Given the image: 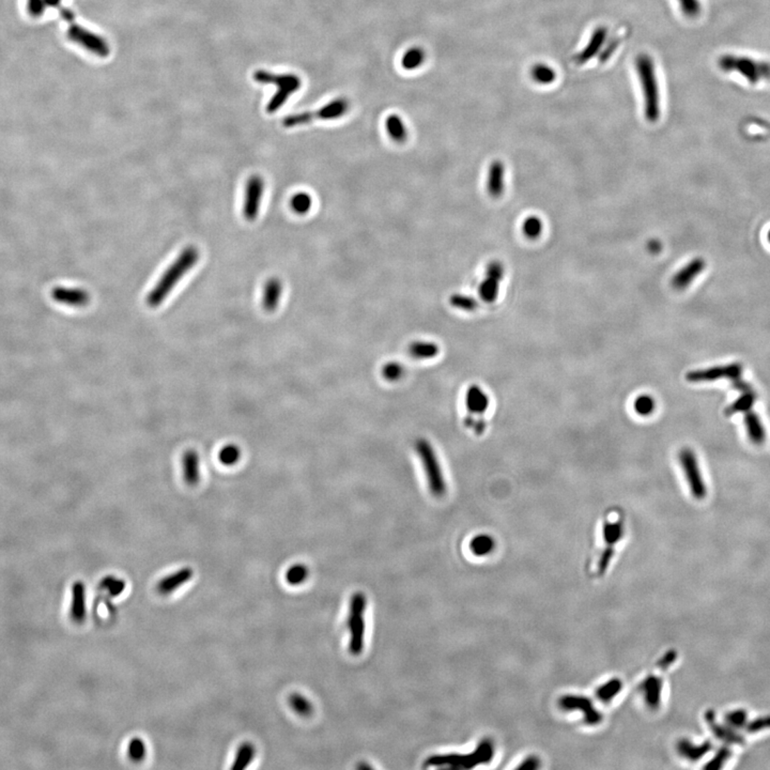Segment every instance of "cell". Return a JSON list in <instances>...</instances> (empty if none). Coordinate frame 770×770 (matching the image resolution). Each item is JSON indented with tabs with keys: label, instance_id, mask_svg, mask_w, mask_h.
<instances>
[{
	"label": "cell",
	"instance_id": "obj_1",
	"mask_svg": "<svg viewBox=\"0 0 770 770\" xmlns=\"http://www.w3.org/2000/svg\"><path fill=\"white\" fill-rule=\"evenodd\" d=\"M717 68L728 80L751 90L770 86V59L748 51H726L717 59Z\"/></svg>",
	"mask_w": 770,
	"mask_h": 770
},
{
	"label": "cell",
	"instance_id": "obj_2",
	"mask_svg": "<svg viewBox=\"0 0 770 770\" xmlns=\"http://www.w3.org/2000/svg\"><path fill=\"white\" fill-rule=\"evenodd\" d=\"M198 260L199 250L195 246L185 248L177 257V259L164 272L155 287L148 294V305L152 308L161 305L173 291V288L177 286L178 282L182 280L187 272L191 271Z\"/></svg>",
	"mask_w": 770,
	"mask_h": 770
},
{
	"label": "cell",
	"instance_id": "obj_3",
	"mask_svg": "<svg viewBox=\"0 0 770 770\" xmlns=\"http://www.w3.org/2000/svg\"><path fill=\"white\" fill-rule=\"evenodd\" d=\"M635 71L644 102L645 118L651 123H656L661 116V96L655 61L649 54H640L635 58Z\"/></svg>",
	"mask_w": 770,
	"mask_h": 770
},
{
	"label": "cell",
	"instance_id": "obj_4",
	"mask_svg": "<svg viewBox=\"0 0 770 770\" xmlns=\"http://www.w3.org/2000/svg\"><path fill=\"white\" fill-rule=\"evenodd\" d=\"M493 746L490 740H483L472 753L445 754V755H432L426 760L424 767H436L441 769H471L481 764L488 763L493 759Z\"/></svg>",
	"mask_w": 770,
	"mask_h": 770
},
{
	"label": "cell",
	"instance_id": "obj_5",
	"mask_svg": "<svg viewBox=\"0 0 770 770\" xmlns=\"http://www.w3.org/2000/svg\"><path fill=\"white\" fill-rule=\"evenodd\" d=\"M414 448L422 462L430 493L436 499H442L447 493V484L434 446L428 440L420 438L416 440Z\"/></svg>",
	"mask_w": 770,
	"mask_h": 770
},
{
	"label": "cell",
	"instance_id": "obj_6",
	"mask_svg": "<svg viewBox=\"0 0 770 770\" xmlns=\"http://www.w3.org/2000/svg\"><path fill=\"white\" fill-rule=\"evenodd\" d=\"M254 80L260 84H272L277 86L275 96L270 100L266 112L273 114L285 105L288 99L301 88V78L296 74H275L268 71L258 70L254 73Z\"/></svg>",
	"mask_w": 770,
	"mask_h": 770
},
{
	"label": "cell",
	"instance_id": "obj_7",
	"mask_svg": "<svg viewBox=\"0 0 770 770\" xmlns=\"http://www.w3.org/2000/svg\"><path fill=\"white\" fill-rule=\"evenodd\" d=\"M348 110L349 101L347 99H335V100L327 103V105L320 108L319 110H314V112L290 114L282 120V126L290 128L311 123L316 120H323V121L336 120L343 117L348 112Z\"/></svg>",
	"mask_w": 770,
	"mask_h": 770
},
{
	"label": "cell",
	"instance_id": "obj_8",
	"mask_svg": "<svg viewBox=\"0 0 770 770\" xmlns=\"http://www.w3.org/2000/svg\"><path fill=\"white\" fill-rule=\"evenodd\" d=\"M365 610H366V597L364 594H354L350 600L348 622H347L349 633H350L349 651L353 656L361 655L364 649Z\"/></svg>",
	"mask_w": 770,
	"mask_h": 770
},
{
	"label": "cell",
	"instance_id": "obj_9",
	"mask_svg": "<svg viewBox=\"0 0 770 770\" xmlns=\"http://www.w3.org/2000/svg\"><path fill=\"white\" fill-rule=\"evenodd\" d=\"M679 463L682 465L692 497L696 499H705L708 495V488L701 474L696 453L690 448H683L679 452Z\"/></svg>",
	"mask_w": 770,
	"mask_h": 770
},
{
	"label": "cell",
	"instance_id": "obj_10",
	"mask_svg": "<svg viewBox=\"0 0 770 770\" xmlns=\"http://www.w3.org/2000/svg\"><path fill=\"white\" fill-rule=\"evenodd\" d=\"M68 37L72 42L76 43L96 56L106 57L110 55V47L106 41L100 35L84 28L78 24L71 23Z\"/></svg>",
	"mask_w": 770,
	"mask_h": 770
},
{
	"label": "cell",
	"instance_id": "obj_11",
	"mask_svg": "<svg viewBox=\"0 0 770 770\" xmlns=\"http://www.w3.org/2000/svg\"><path fill=\"white\" fill-rule=\"evenodd\" d=\"M264 191V181L262 176H250L246 182V196L243 203V215L250 222H254L259 215Z\"/></svg>",
	"mask_w": 770,
	"mask_h": 770
},
{
	"label": "cell",
	"instance_id": "obj_12",
	"mask_svg": "<svg viewBox=\"0 0 770 770\" xmlns=\"http://www.w3.org/2000/svg\"><path fill=\"white\" fill-rule=\"evenodd\" d=\"M504 277V266L495 260L488 264L486 276L479 287V294L485 303L491 304L499 297V284Z\"/></svg>",
	"mask_w": 770,
	"mask_h": 770
},
{
	"label": "cell",
	"instance_id": "obj_13",
	"mask_svg": "<svg viewBox=\"0 0 770 770\" xmlns=\"http://www.w3.org/2000/svg\"><path fill=\"white\" fill-rule=\"evenodd\" d=\"M608 37V29L604 26H599L595 31H593L590 35V40L588 44L584 46L583 49L578 53L574 56V61L579 66H583L588 63L590 59L597 56L601 51L602 47L605 45L606 40Z\"/></svg>",
	"mask_w": 770,
	"mask_h": 770
},
{
	"label": "cell",
	"instance_id": "obj_14",
	"mask_svg": "<svg viewBox=\"0 0 770 770\" xmlns=\"http://www.w3.org/2000/svg\"><path fill=\"white\" fill-rule=\"evenodd\" d=\"M705 268H706V262L703 258H694L691 260L673 276L671 280L673 288L676 290L686 289L692 284L693 280H696V278L704 271Z\"/></svg>",
	"mask_w": 770,
	"mask_h": 770
},
{
	"label": "cell",
	"instance_id": "obj_15",
	"mask_svg": "<svg viewBox=\"0 0 770 770\" xmlns=\"http://www.w3.org/2000/svg\"><path fill=\"white\" fill-rule=\"evenodd\" d=\"M51 296L55 301L75 307L86 306L90 302V294L80 288L56 287Z\"/></svg>",
	"mask_w": 770,
	"mask_h": 770
},
{
	"label": "cell",
	"instance_id": "obj_16",
	"mask_svg": "<svg viewBox=\"0 0 770 770\" xmlns=\"http://www.w3.org/2000/svg\"><path fill=\"white\" fill-rule=\"evenodd\" d=\"M194 572L191 567H183L160 580L157 585V592L162 595H169L176 590L185 585L193 578Z\"/></svg>",
	"mask_w": 770,
	"mask_h": 770
},
{
	"label": "cell",
	"instance_id": "obj_17",
	"mask_svg": "<svg viewBox=\"0 0 770 770\" xmlns=\"http://www.w3.org/2000/svg\"><path fill=\"white\" fill-rule=\"evenodd\" d=\"M71 619L77 624L84 623L87 617L86 586L82 581H76L72 586Z\"/></svg>",
	"mask_w": 770,
	"mask_h": 770
},
{
	"label": "cell",
	"instance_id": "obj_18",
	"mask_svg": "<svg viewBox=\"0 0 770 770\" xmlns=\"http://www.w3.org/2000/svg\"><path fill=\"white\" fill-rule=\"evenodd\" d=\"M183 479L189 487H195L200 481V457L195 450H187L182 457Z\"/></svg>",
	"mask_w": 770,
	"mask_h": 770
},
{
	"label": "cell",
	"instance_id": "obj_19",
	"mask_svg": "<svg viewBox=\"0 0 770 770\" xmlns=\"http://www.w3.org/2000/svg\"><path fill=\"white\" fill-rule=\"evenodd\" d=\"M489 396L479 385H471L465 393V407L471 416L485 413L489 408Z\"/></svg>",
	"mask_w": 770,
	"mask_h": 770
},
{
	"label": "cell",
	"instance_id": "obj_20",
	"mask_svg": "<svg viewBox=\"0 0 770 770\" xmlns=\"http://www.w3.org/2000/svg\"><path fill=\"white\" fill-rule=\"evenodd\" d=\"M505 166L502 162L493 161L487 176V191L493 198H499L504 191Z\"/></svg>",
	"mask_w": 770,
	"mask_h": 770
},
{
	"label": "cell",
	"instance_id": "obj_21",
	"mask_svg": "<svg viewBox=\"0 0 770 770\" xmlns=\"http://www.w3.org/2000/svg\"><path fill=\"white\" fill-rule=\"evenodd\" d=\"M282 293V280L277 277L268 278L262 291V307L266 313H273L277 309Z\"/></svg>",
	"mask_w": 770,
	"mask_h": 770
},
{
	"label": "cell",
	"instance_id": "obj_22",
	"mask_svg": "<svg viewBox=\"0 0 770 770\" xmlns=\"http://www.w3.org/2000/svg\"><path fill=\"white\" fill-rule=\"evenodd\" d=\"M744 425L750 441L755 445H762L766 440V431L761 418L753 411L744 413Z\"/></svg>",
	"mask_w": 770,
	"mask_h": 770
},
{
	"label": "cell",
	"instance_id": "obj_23",
	"mask_svg": "<svg viewBox=\"0 0 770 770\" xmlns=\"http://www.w3.org/2000/svg\"><path fill=\"white\" fill-rule=\"evenodd\" d=\"M726 376H728V371H726V365H724V366H714L710 368L689 371L686 375V379L691 383L712 382L720 379H726Z\"/></svg>",
	"mask_w": 770,
	"mask_h": 770
},
{
	"label": "cell",
	"instance_id": "obj_24",
	"mask_svg": "<svg viewBox=\"0 0 770 770\" xmlns=\"http://www.w3.org/2000/svg\"><path fill=\"white\" fill-rule=\"evenodd\" d=\"M439 352V345L434 341H416L408 347L409 355L416 359H434Z\"/></svg>",
	"mask_w": 770,
	"mask_h": 770
},
{
	"label": "cell",
	"instance_id": "obj_25",
	"mask_svg": "<svg viewBox=\"0 0 770 770\" xmlns=\"http://www.w3.org/2000/svg\"><path fill=\"white\" fill-rule=\"evenodd\" d=\"M386 132L391 139L397 144L406 143L408 139V130L404 120L398 114H390L385 121Z\"/></svg>",
	"mask_w": 770,
	"mask_h": 770
},
{
	"label": "cell",
	"instance_id": "obj_26",
	"mask_svg": "<svg viewBox=\"0 0 770 770\" xmlns=\"http://www.w3.org/2000/svg\"><path fill=\"white\" fill-rule=\"evenodd\" d=\"M530 74L531 78L536 84L542 85V86L554 84L556 80V77H558L556 71L552 67L544 62L535 63L534 66L531 68Z\"/></svg>",
	"mask_w": 770,
	"mask_h": 770
},
{
	"label": "cell",
	"instance_id": "obj_27",
	"mask_svg": "<svg viewBox=\"0 0 770 770\" xmlns=\"http://www.w3.org/2000/svg\"><path fill=\"white\" fill-rule=\"evenodd\" d=\"M755 402L756 394L754 391L742 393L737 400L726 408V414L728 416H732L737 413H747L752 410Z\"/></svg>",
	"mask_w": 770,
	"mask_h": 770
},
{
	"label": "cell",
	"instance_id": "obj_28",
	"mask_svg": "<svg viewBox=\"0 0 770 770\" xmlns=\"http://www.w3.org/2000/svg\"><path fill=\"white\" fill-rule=\"evenodd\" d=\"M256 755V749H255L254 744L252 742H243L240 747L237 750L236 756H234V764L231 765L232 770H243L248 768L252 764L253 760L255 759Z\"/></svg>",
	"mask_w": 770,
	"mask_h": 770
},
{
	"label": "cell",
	"instance_id": "obj_29",
	"mask_svg": "<svg viewBox=\"0 0 770 770\" xmlns=\"http://www.w3.org/2000/svg\"><path fill=\"white\" fill-rule=\"evenodd\" d=\"M495 539L490 535L481 534L473 537L470 542V549L477 556H485L495 550Z\"/></svg>",
	"mask_w": 770,
	"mask_h": 770
},
{
	"label": "cell",
	"instance_id": "obj_30",
	"mask_svg": "<svg viewBox=\"0 0 770 770\" xmlns=\"http://www.w3.org/2000/svg\"><path fill=\"white\" fill-rule=\"evenodd\" d=\"M313 203L311 194L306 191H299L290 199V208L298 215H305L313 208Z\"/></svg>",
	"mask_w": 770,
	"mask_h": 770
},
{
	"label": "cell",
	"instance_id": "obj_31",
	"mask_svg": "<svg viewBox=\"0 0 770 770\" xmlns=\"http://www.w3.org/2000/svg\"><path fill=\"white\" fill-rule=\"evenodd\" d=\"M425 51L420 47H412L408 49L406 54L402 57V65L406 70L412 71L416 70L418 67L422 66L424 61H425Z\"/></svg>",
	"mask_w": 770,
	"mask_h": 770
},
{
	"label": "cell",
	"instance_id": "obj_32",
	"mask_svg": "<svg viewBox=\"0 0 770 770\" xmlns=\"http://www.w3.org/2000/svg\"><path fill=\"white\" fill-rule=\"evenodd\" d=\"M241 457H242V451L237 444L234 443L226 444L224 447L221 448L219 453V460L226 467L236 465L240 461Z\"/></svg>",
	"mask_w": 770,
	"mask_h": 770
},
{
	"label": "cell",
	"instance_id": "obj_33",
	"mask_svg": "<svg viewBox=\"0 0 770 770\" xmlns=\"http://www.w3.org/2000/svg\"><path fill=\"white\" fill-rule=\"evenodd\" d=\"M289 704L300 716L307 717L313 714V705L300 693H293L289 696Z\"/></svg>",
	"mask_w": 770,
	"mask_h": 770
},
{
	"label": "cell",
	"instance_id": "obj_34",
	"mask_svg": "<svg viewBox=\"0 0 770 770\" xmlns=\"http://www.w3.org/2000/svg\"><path fill=\"white\" fill-rule=\"evenodd\" d=\"M450 304L460 311H475L479 308L477 300L461 293L452 294L450 297Z\"/></svg>",
	"mask_w": 770,
	"mask_h": 770
},
{
	"label": "cell",
	"instance_id": "obj_35",
	"mask_svg": "<svg viewBox=\"0 0 770 770\" xmlns=\"http://www.w3.org/2000/svg\"><path fill=\"white\" fill-rule=\"evenodd\" d=\"M623 523L619 522V521L605 523L604 538H605V542L609 545L610 548L619 542L621 537L623 536Z\"/></svg>",
	"mask_w": 770,
	"mask_h": 770
},
{
	"label": "cell",
	"instance_id": "obj_36",
	"mask_svg": "<svg viewBox=\"0 0 770 770\" xmlns=\"http://www.w3.org/2000/svg\"><path fill=\"white\" fill-rule=\"evenodd\" d=\"M101 588L108 590L112 597H117L123 593L126 588V581L117 576H108L101 581Z\"/></svg>",
	"mask_w": 770,
	"mask_h": 770
},
{
	"label": "cell",
	"instance_id": "obj_37",
	"mask_svg": "<svg viewBox=\"0 0 770 770\" xmlns=\"http://www.w3.org/2000/svg\"><path fill=\"white\" fill-rule=\"evenodd\" d=\"M308 578V570L304 564H294L286 572V580L290 585H300Z\"/></svg>",
	"mask_w": 770,
	"mask_h": 770
},
{
	"label": "cell",
	"instance_id": "obj_38",
	"mask_svg": "<svg viewBox=\"0 0 770 770\" xmlns=\"http://www.w3.org/2000/svg\"><path fill=\"white\" fill-rule=\"evenodd\" d=\"M679 9L688 19H698L703 11L702 0H677Z\"/></svg>",
	"mask_w": 770,
	"mask_h": 770
},
{
	"label": "cell",
	"instance_id": "obj_39",
	"mask_svg": "<svg viewBox=\"0 0 770 770\" xmlns=\"http://www.w3.org/2000/svg\"><path fill=\"white\" fill-rule=\"evenodd\" d=\"M404 365L398 362H388L381 369L383 378L388 382H397L404 376Z\"/></svg>",
	"mask_w": 770,
	"mask_h": 770
},
{
	"label": "cell",
	"instance_id": "obj_40",
	"mask_svg": "<svg viewBox=\"0 0 770 770\" xmlns=\"http://www.w3.org/2000/svg\"><path fill=\"white\" fill-rule=\"evenodd\" d=\"M542 228L544 226H542V220L537 216L528 217L522 226L523 234L531 240H535L542 236Z\"/></svg>",
	"mask_w": 770,
	"mask_h": 770
},
{
	"label": "cell",
	"instance_id": "obj_41",
	"mask_svg": "<svg viewBox=\"0 0 770 770\" xmlns=\"http://www.w3.org/2000/svg\"><path fill=\"white\" fill-rule=\"evenodd\" d=\"M656 409V402L649 395H641L635 400V413L641 416H649Z\"/></svg>",
	"mask_w": 770,
	"mask_h": 770
},
{
	"label": "cell",
	"instance_id": "obj_42",
	"mask_svg": "<svg viewBox=\"0 0 770 770\" xmlns=\"http://www.w3.org/2000/svg\"><path fill=\"white\" fill-rule=\"evenodd\" d=\"M128 755L132 761H143L147 755V747H146L145 742L140 739V738H133L131 742H128Z\"/></svg>",
	"mask_w": 770,
	"mask_h": 770
},
{
	"label": "cell",
	"instance_id": "obj_43",
	"mask_svg": "<svg viewBox=\"0 0 770 770\" xmlns=\"http://www.w3.org/2000/svg\"><path fill=\"white\" fill-rule=\"evenodd\" d=\"M726 371H728L726 379H728L730 382H733V381L742 378L744 366L738 362L730 363V364L726 365Z\"/></svg>",
	"mask_w": 770,
	"mask_h": 770
},
{
	"label": "cell",
	"instance_id": "obj_44",
	"mask_svg": "<svg viewBox=\"0 0 770 770\" xmlns=\"http://www.w3.org/2000/svg\"><path fill=\"white\" fill-rule=\"evenodd\" d=\"M45 8L44 0H28V11L33 17H40Z\"/></svg>",
	"mask_w": 770,
	"mask_h": 770
},
{
	"label": "cell",
	"instance_id": "obj_45",
	"mask_svg": "<svg viewBox=\"0 0 770 770\" xmlns=\"http://www.w3.org/2000/svg\"><path fill=\"white\" fill-rule=\"evenodd\" d=\"M619 687V684L617 682L612 683V684H609V686L602 687L601 690H600L601 691L600 696L606 699L611 698V696H613L614 694L617 692Z\"/></svg>",
	"mask_w": 770,
	"mask_h": 770
},
{
	"label": "cell",
	"instance_id": "obj_46",
	"mask_svg": "<svg viewBox=\"0 0 770 770\" xmlns=\"http://www.w3.org/2000/svg\"><path fill=\"white\" fill-rule=\"evenodd\" d=\"M732 386H733L734 390L738 391V392L740 393H746L750 392V391H754L753 388H752V385L750 384V383H748L747 381L742 380V378L738 379V380L733 381V382H732Z\"/></svg>",
	"mask_w": 770,
	"mask_h": 770
},
{
	"label": "cell",
	"instance_id": "obj_47",
	"mask_svg": "<svg viewBox=\"0 0 770 770\" xmlns=\"http://www.w3.org/2000/svg\"><path fill=\"white\" fill-rule=\"evenodd\" d=\"M746 720V714L744 712H732L728 715V722L733 726H738Z\"/></svg>",
	"mask_w": 770,
	"mask_h": 770
},
{
	"label": "cell",
	"instance_id": "obj_48",
	"mask_svg": "<svg viewBox=\"0 0 770 770\" xmlns=\"http://www.w3.org/2000/svg\"><path fill=\"white\" fill-rule=\"evenodd\" d=\"M649 250L653 254H657L661 250V243L658 240H651L649 243Z\"/></svg>",
	"mask_w": 770,
	"mask_h": 770
},
{
	"label": "cell",
	"instance_id": "obj_49",
	"mask_svg": "<svg viewBox=\"0 0 770 770\" xmlns=\"http://www.w3.org/2000/svg\"><path fill=\"white\" fill-rule=\"evenodd\" d=\"M44 3L46 7H57L61 3V0H44Z\"/></svg>",
	"mask_w": 770,
	"mask_h": 770
},
{
	"label": "cell",
	"instance_id": "obj_50",
	"mask_svg": "<svg viewBox=\"0 0 770 770\" xmlns=\"http://www.w3.org/2000/svg\"><path fill=\"white\" fill-rule=\"evenodd\" d=\"M767 240H768V242H769V243H770V230H769V231H768V234H767Z\"/></svg>",
	"mask_w": 770,
	"mask_h": 770
}]
</instances>
